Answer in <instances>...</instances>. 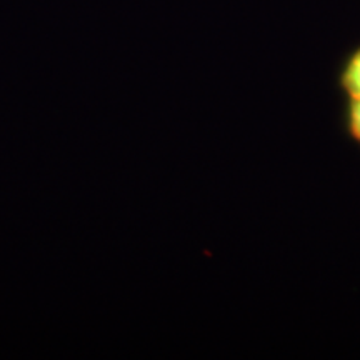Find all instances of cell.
<instances>
[{"mask_svg":"<svg viewBox=\"0 0 360 360\" xmlns=\"http://www.w3.org/2000/svg\"><path fill=\"white\" fill-rule=\"evenodd\" d=\"M344 85L352 98H360V51L355 53L344 74Z\"/></svg>","mask_w":360,"mask_h":360,"instance_id":"obj_1","label":"cell"},{"mask_svg":"<svg viewBox=\"0 0 360 360\" xmlns=\"http://www.w3.org/2000/svg\"><path fill=\"white\" fill-rule=\"evenodd\" d=\"M350 129L360 141V98H354L352 109H350Z\"/></svg>","mask_w":360,"mask_h":360,"instance_id":"obj_2","label":"cell"}]
</instances>
